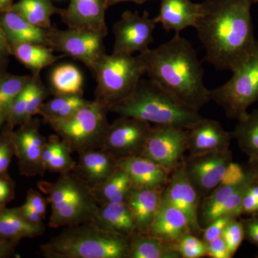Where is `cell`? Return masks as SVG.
Returning <instances> with one entry per match:
<instances>
[{"label":"cell","instance_id":"obj_1","mask_svg":"<svg viewBox=\"0 0 258 258\" xmlns=\"http://www.w3.org/2000/svg\"><path fill=\"white\" fill-rule=\"evenodd\" d=\"M258 0H205L194 28L205 50V60L217 69L232 71L257 40L251 8Z\"/></svg>","mask_w":258,"mask_h":258},{"label":"cell","instance_id":"obj_2","mask_svg":"<svg viewBox=\"0 0 258 258\" xmlns=\"http://www.w3.org/2000/svg\"><path fill=\"white\" fill-rule=\"evenodd\" d=\"M139 56L149 79L185 106L199 112L211 100L196 50L179 33Z\"/></svg>","mask_w":258,"mask_h":258},{"label":"cell","instance_id":"obj_3","mask_svg":"<svg viewBox=\"0 0 258 258\" xmlns=\"http://www.w3.org/2000/svg\"><path fill=\"white\" fill-rule=\"evenodd\" d=\"M108 111L154 124L189 130L203 118L151 79H141L133 93Z\"/></svg>","mask_w":258,"mask_h":258},{"label":"cell","instance_id":"obj_4","mask_svg":"<svg viewBox=\"0 0 258 258\" xmlns=\"http://www.w3.org/2000/svg\"><path fill=\"white\" fill-rule=\"evenodd\" d=\"M128 237L92 222L70 226L40 247L47 258H128Z\"/></svg>","mask_w":258,"mask_h":258},{"label":"cell","instance_id":"obj_5","mask_svg":"<svg viewBox=\"0 0 258 258\" xmlns=\"http://www.w3.org/2000/svg\"><path fill=\"white\" fill-rule=\"evenodd\" d=\"M37 187L50 204L52 228L92 221L99 206L92 189L72 172L60 174L55 181H40Z\"/></svg>","mask_w":258,"mask_h":258},{"label":"cell","instance_id":"obj_6","mask_svg":"<svg viewBox=\"0 0 258 258\" xmlns=\"http://www.w3.org/2000/svg\"><path fill=\"white\" fill-rule=\"evenodd\" d=\"M96 76V101L109 110L128 98L145 74L139 56L104 54L93 71Z\"/></svg>","mask_w":258,"mask_h":258},{"label":"cell","instance_id":"obj_7","mask_svg":"<svg viewBox=\"0 0 258 258\" xmlns=\"http://www.w3.org/2000/svg\"><path fill=\"white\" fill-rule=\"evenodd\" d=\"M232 77L210 91V98L221 106L227 116L242 119L247 108L258 101V41L248 54L232 70Z\"/></svg>","mask_w":258,"mask_h":258},{"label":"cell","instance_id":"obj_8","mask_svg":"<svg viewBox=\"0 0 258 258\" xmlns=\"http://www.w3.org/2000/svg\"><path fill=\"white\" fill-rule=\"evenodd\" d=\"M108 110L99 102L88 101L66 119L49 124L73 152L101 149L109 123Z\"/></svg>","mask_w":258,"mask_h":258},{"label":"cell","instance_id":"obj_9","mask_svg":"<svg viewBox=\"0 0 258 258\" xmlns=\"http://www.w3.org/2000/svg\"><path fill=\"white\" fill-rule=\"evenodd\" d=\"M48 30L49 47L64 56L81 61L92 71L102 56L106 53V34L83 29L58 30L53 27Z\"/></svg>","mask_w":258,"mask_h":258},{"label":"cell","instance_id":"obj_10","mask_svg":"<svg viewBox=\"0 0 258 258\" xmlns=\"http://www.w3.org/2000/svg\"><path fill=\"white\" fill-rule=\"evenodd\" d=\"M187 151V130L171 125H152L142 156L169 171L182 164Z\"/></svg>","mask_w":258,"mask_h":258},{"label":"cell","instance_id":"obj_11","mask_svg":"<svg viewBox=\"0 0 258 258\" xmlns=\"http://www.w3.org/2000/svg\"><path fill=\"white\" fill-rule=\"evenodd\" d=\"M151 126L145 120L120 116L108 126L101 149L117 160L141 157Z\"/></svg>","mask_w":258,"mask_h":258},{"label":"cell","instance_id":"obj_12","mask_svg":"<svg viewBox=\"0 0 258 258\" xmlns=\"http://www.w3.org/2000/svg\"><path fill=\"white\" fill-rule=\"evenodd\" d=\"M157 24L147 11L142 15L138 12L125 11L113 25V53L133 55L147 52L154 42L153 33Z\"/></svg>","mask_w":258,"mask_h":258},{"label":"cell","instance_id":"obj_13","mask_svg":"<svg viewBox=\"0 0 258 258\" xmlns=\"http://www.w3.org/2000/svg\"><path fill=\"white\" fill-rule=\"evenodd\" d=\"M188 177L201 200L221 184L232 162V152L210 153L184 157Z\"/></svg>","mask_w":258,"mask_h":258},{"label":"cell","instance_id":"obj_14","mask_svg":"<svg viewBox=\"0 0 258 258\" xmlns=\"http://www.w3.org/2000/svg\"><path fill=\"white\" fill-rule=\"evenodd\" d=\"M162 201L182 212L191 232L201 237L203 228L199 220L201 198L188 177L184 161L171 171L167 184L163 190Z\"/></svg>","mask_w":258,"mask_h":258},{"label":"cell","instance_id":"obj_15","mask_svg":"<svg viewBox=\"0 0 258 258\" xmlns=\"http://www.w3.org/2000/svg\"><path fill=\"white\" fill-rule=\"evenodd\" d=\"M15 156L20 174L25 176H43L45 170L42 156L47 139L40 131V122L33 118L12 132Z\"/></svg>","mask_w":258,"mask_h":258},{"label":"cell","instance_id":"obj_16","mask_svg":"<svg viewBox=\"0 0 258 258\" xmlns=\"http://www.w3.org/2000/svg\"><path fill=\"white\" fill-rule=\"evenodd\" d=\"M232 138L220 122L203 118L187 130V151L189 156L226 152Z\"/></svg>","mask_w":258,"mask_h":258},{"label":"cell","instance_id":"obj_17","mask_svg":"<svg viewBox=\"0 0 258 258\" xmlns=\"http://www.w3.org/2000/svg\"><path fill=\"white\" fill-rule=\"evenodd\" d=\"M108 0H71L67 9H62V21L69 28L83 29L107 35L106 12Z\"/></svg>","mask_w":258,"mask_h":258},{"label":"cell","instance_id":"obj_18","mask_svg":"<svg viewBox=\"0 0 258 258\" xmlns=\"http://www.w3.org/2000/svg\"><path fill=\"white\" fill-rule=\"evenodd\" d=\"M71 172L93 189L102 184L118 169L117 159L101 149L80 153Z\"/></svg>","mask_w":258,"mask_h":258},{"label":"cell","instance_id":"obj_19","mask_svg":"<svg viewBox=\"0 0 258 258\" xmlns=\"http://www.w3.org/2000/svg\"><path fill=\"white\" fill-rule=\"evenodd\" d=\"M189 232L191 231L183 212L166 202L161 201L160 208L147 233L176 246Z\"/></svg>","mask_w":258,"mask_h":258},{"label":"cell","instance_id":"obj_20","mask_svg":"<svg viewBox=\"0 0 258 258\" xmlns=\"http://www.w3.org/2000/svg\"><path fill=\"white\" fill-rule=\"evenodd\" d=\"M117 162L128 174L134 187L164 189L171 172L143 157L126 158Z\"/></svg>","mask_w":258,"mask_h":258},{"label":"cell","instance_id":"obj_21","mask_svg":"<svg viewBox=\"0 0 258 258\" xmlns=\"http://www.w3.org/2000/svg\"><path fill=\"white\" fill-rule=\"evenodd\" d=\"M164 189L133 187L128 205L137 227V232L147 233L162 201Z\"/></svg>","mask_w":258,"mask_h":258},{"label":"cell","instance_id":"obj_22","mask_svg":"<svg viewBox=\"0 0 258 258\" xmlns=\"http://www.w3.org/2000/svg\"><path fill=\"white\" fill-rule=\"evenodd\" d=\"M200 13V3L190 0H161L157 23H161L166 31L179 33L188 27L195 26Z\"/></svg>","mask_w":258,"mask_h":258},{"label":"cell","instance_id":"obj_23","mask_svg":"<svg viewBox=\"0 0 258 258\" xmlns=\"http://www.w3.org/2000/svg\"><path fill=\"white\" fill-rule=\"evenodd\" d=\"M91 222L102 230L125 237L137 232L133 215L126 203L100 205Z\"/></svg>","mask_w":258,"mask_h":258},{"label":"cell","instance_id":"obj_24","mask_svg":"<svg viewBox=\"0 0 258 258\" xmlns=\"http://www.w3.org/2000/svg\"><path fill=\"white\" fill-rule=\"evenodd\" d=\"M0 23L10 46L19 43H35L49 47V30L35 26L18 13H0Z\"/></svg>","mask_w":258,"mask_h":258},{"label":"cell","instance_id":"obj_25","mask_svg":"<svg viewBox=\"0 0 258 258\" xmlns=\"http://www.w3.org/2000/svg\"><path fill=\"white\" fill-rule=\"evenodd\" d=\"M128 258H181L175 245L148 233L136 232L128 237Z\"/></svg>","mask_w":258,"mask_h":258},{"label":"cell","instance_id":"obj_26","mask_svg":"<svg viewBox=\"0 0 258 258\" xmlns=\"http://www.w3.org/2000/svg\"><path fill=\"white\" fill-rule=\"evenodd\" d=\"M71 147L57 135L50 136L42 152V165L45 171L64 174L71 172L76 162Z\"/></svg>","mask_w":258,"mask_h":258},{"label":"cell","instance_id":"obj_27","mask_svg":"<svg viewBox=\"0 0 258 258\" xmlns=\"http://www.w3.org/2000/svg\"><path fill=\"white\" fill-rule=\"evenodd\" d=\"M45 227H37L28 223L17 208H0V237L6 240L20 241L41 235Z\"/></svg>","mask_w":258,"mask_h":258},{"label":"cell","instance_id":"obj_28","mask_svg":"<svg viewBox=\"0 0 258 258\" xmlns=\"http://www.w3.org/2000/svg\"><path fill=\"white\" fill-rule=\"evenodd\" d=\"M134 185L126 171L118 166L110 177L93 188L95 198L100 205L126 203Z\"/></svg>","mask_w":258,"mask_h":258},{"label":"cell","instance_id":"obj_29","mask_svg":"<svg viewBox=\"0 0 258 258\" xmlns=\"http://www.w3.org/2000/svg\"><path fill=\"white\" fill-rule=\"evenodd\" d=\"M11 54L32 71L40 74L42 69L55 63L60 58L54 55L53 50L46 45L35 43H19L10 46Z\"/></svg>","mask_w":258,"mask_h":258},{"label":"cell","instance_id":"obj_30","mask_svg":"<svg viewBox=\"0 0 258 258\" xmlns=\"http://www.w3.org/2000/svg\"><path fill=\"white\" fill-rule=\"evenodd\" d=\"M10 10L18 13L35 26L49 30L52 28L51 18L60 15L61 10L51 0H20L12 5Z\"/></svg>","mask_w":258,"mask_h":258},{"label":"cell","instance_id":"obj_31","mask_svg":"<svg viewBox=\"0 0 258 258\" xmlns=\"http://www.w3.org/2000/svg\"><path fill=\"white\" fill-rule=\"evenodd\" d=\"M232 134L241 150L248 157V163L258 168V109L239 120Z\"/></svg>","mask_w":258,"mask_h":258},{"label":"cell","instance_id":"obj_32","mask_svg":"<svg viewBox=\"0 0 258 258\" xmlns=\"http://www.w3.org/2000/svg\"><path fill=\"white\" fill-rule=\"evenodd\" d=\"M50 82L55 96H83V75L74 64L56 66L51 73Z\"/></svg>","mask_w":258,"mask_h":258},{"label":"cell","instance_id":"obj_33","mask_svg":"<svg viewBox=\"0 0 258 258\" xmlns=\"http://www.w3.org/2000/svg\"><path fill=\"white\" fill-rule=\"evenodd\" d=\"M89 101L83 96H55L50 101L44 103L38 114L47 124L66 119Z\"/></svg>","mask_w":258,"mask_h":258},{"label":"cell","instance_id":"obj_34","mask_svg":"<svg viewBox=\"0 0 258 258\" xmlns=\"http://www.w3.org/2000/svg\"><path fill=\"white\" fill-rule=\"evenodd\" d=\"M31 76H6L0 81V111L7 120L10 107Z\"/></svg>","mask_w":258,"mask_h":258},{"label":"cell","instance_id":"obj_35","mask_svg":"<svg viewBox=\"0 0 258 258\" xmlns=\"http://www.w3.org/2000/svg\"><path fill=\"white\" fill-rule=\"evenodd\" d=\"M28 88L27 121L31 119L34 115L38 114L47 96L46 88L42 82L40 74L32 75L28 82Z\"/></svg>","mask_w":258,"mask_h":258},{"label":"cell","instance_id":"obj_36","mask_svg":"<svg viewBox=\"0 0 258 258\" xmlns=\"http://www.w3.org/2000/svg\"><path fill=\"white\" fill-rule=\"evenodd\" d=\"M181 258H201L208 256L206 243L192 232L185 235L176 244Z\"/></svg>","mask_w":258,"mask_h":258},{"label":"cell","instance_id":"obj_37","mask_svg":"<svg viewBox=\"0 0 258 258\" xmlns=\"http://www.w3.org/2000/svg\"><path fill=\"white\" fill-rule=\"evenodd\" d=\"M30 81V80H29ZM29 82V81H28ZM29 88L28 83L21 93L17 96L10 107L6 121L12 128L15 125H23L27 121V110H28Z\"/></svg>","mask_w":258,"mask_h":258},{"label":"cell","instance_id":"obj_38","mask_svg":"<svg viewBox=\"0 0 258 258\" xmlns=\"http://www.w3.org/2000/svg\"><path fill=\"white\" fill-rule=\"evenodd\" d=\"M239 218L240 217L232 219L225 227L222 235L231 257L235 255L244 239L243 225Z\"/></svg>","mask_w":258,"mask_h":258},{"label":"cell","instance_id":"obj_39","mask_svg":"<svg viewBox=\"0 0 258 258\" xmlns=\"http://www.w3.org/2000/svg\"><path fill=\"white\" fill-rule=\"evenodd\" d=\"M13 128L7 125L3 133L0 134V175L8 172L12 159L15 156V149L12 132Z\"/></svg>","mask_w":258,"mask_h":258},{"label":"cell","instance_id":"obj_40","mask_svg":"<svg viewBox=\"0 0 258 258\" xmlns=\"http://www.w3.org/2000/svg\"><path fill=\"white\" fill-rule=\"evenodd\" d=\"M241 215L258 217V174L249 183L244 194Z\"/></svg>","mask_w":258,"mask_h":258},{"label":"cell","instance_id":"obj_41","mask_svg":"<svg viewBox=\"0 0 258 258\" xmlns=\"http://www.w3.org/2000/svg\"><path fill=\"white\" fill-rule=\"evenodd\" d=\"M236 217L230 215H222L217 217L211 223L204 227L202 232V240L207 243L215 239L222 237V233L229 222Z\"/></svg>","mask_w":258,"mask_h":258},{"label":"cell","instance_id":"obj_42","mask_svg":"<svg viewBox=\"0 0 258 258\" xmlns=\"http://www.w3.org/2000/svg\"><path fill=\"white\" fill-rule=\"evenodd\" d=\"M15 195V182L8 173L0 175V208L6 207Z\"/></svg>","mask_w":258,"mask_h":258},{"label":"cell","instance_id":"obj_43","mask_svg":"<svg viewBox=\"0 0 258 258\" xmlns=\"http://www.w3.org/2000/svg\"><path fill=\"white\" fill-rule=\"evenodd\" d=\"M25 203L28 204L35 211L38 212L45 220L46 217L47 205L49 203L46 197H44L41 191L33 189H29L27 193Z\"/></svg>","mask_w":258,"mask_h":258},{"label":"cell","instance_id":"obj_44","mask_svg":"<svg viewBox=\"0 0 258 258\" xmlns=\"http://www.w3.org/2000/svg\"><path fill=\"white\" fill-rule=\"evenodd\" d=\"M208 257L211 258H231L227 245L222 237L206 243Z\"/></svg>","mask_w":258,"mask_h":258},{"label":"cell","instance_id":"obj_45","mask_svg":"<svg viewBox=\"0 0 258 258\" xmlns=\"http://www.w3.org/2000/svg\"><path fill=\"white\" fill-rule=\"evenodd\" d=\"M240 219L243 225L244 238L258 247V217Z\"/></svg>","mask_w":258,"mask_h":258},{"label":"cell","instance_id":"obj_46","mask_svg":"<svg viewBox=\"0 0 258 258\" xmlns=\"http://www.w3.org/2000/svg\"><path fill=\"white\" fill-rule=\"evenodd\" d=\"M17 209H18L19 213L23 217L25 221L32 225L37 226V227H44L43 222H42L44 219L38 212L35 211L28 204L25 203L21 207Z\"/></svg>","mask_w":258,"mask_h":258},{"label":"cell","instance_id":"obj_47","mask_svg":"<svg viewBox=\"0 0 258 258\" xmlns=\"http://www.w3.org/2000/svg\"><path fill=\"white\" fill-rule=\"evenodd\" d=\"M11 54L10 46L7 40L6 35L0 23V62H5L8 56Z\"/></svg>","mask_w":258,"mask_h":258},{"label":"cell","instance_id":"obj_48","mask_svg":"<svg viewBox=\"0 0 258 258\" xmlns=\"http://www.w3.org/2000/svg\"><path fill=\"white\" fill-rule=\"evenodd\" d=\"M20 241L11 240H0V258L9 257L15 252Z\"/></svg>","mask_w":258,"mask_h":258},{"label":"cell","instance_id":"obj_49","mask_svg":"<svg viewBox=\"0 0 258 258\" xmlns=\"http://www.w3.org/2000/svg\"><path fill=\"white\" fill-rule=\"evenodd\" d=\"M151 1V0H108V6L111 7L113 5L118 4V3H124V2H132V3H137V4H143L146 2Z\"/></svg>","mask_w":258,"mask_h":258},{"label":"cell","instance_id":"obj_50","mask_svg":"<svg viewBox=\"0 0 258 258\" xmlns=\"http://www.w3.org/2000/svg\"><path fill=\"white\" fill-rule=\"evenodd\" d=\"M14 0H0V13L9 10Z\"/></svg>","mask_w":258,"mask_h":258},{"label":"cell","instance_id":"obj_51","mask_svg":"<svg viewBox=\"0 0 258 258\" xmlns=\"http://www.w3.org/2000/svg\"><path fill=\"white\" fill-rule=\"evenodd\" d=\"M5 62H0V81L7 76L4 68L3 67V64Z\"/></svg>","mask_w":258,"mask_h":258},{"label":"cell","instance_id":"obj_52","mask_svg":"<svg viewBox=\"0 0 258 258\" xmlns=\"http://www.w3.org/2000/svg\"><path fill=\"white\" fill-rule=\"evenodd\" d=\"M4 120H6V118H5V115H3V113H2L1 111H0V125L2 124Z\"/></svg>","mask_w":258,"mask_h":258},{"label":"cell","instance_id":"obj_53","mask_svg":"<svg viewBox=\"0 0 258 258\" xmlns=\"http://www.w3.org/2000/svg\"><path fill=\"white\" fill-rule=\"evenodd\" d=\"M6 240V239L3 238V237H0V240Z\"/></svg>","mask_w":258,"mask_h":258},{"label":"cell","instance_id":"obj_54","mask_svg":"<svg viewBox=\"0 0 258 258\" xmlns=\"http://www.w3.org/2000/svg\"><path fill=\"white\" fill-rule=\"evenodd\" d=\"M256 257L258 258V256H256Z\"/></svg>","mask_w":258,"mask_h":258}]
</instances>
